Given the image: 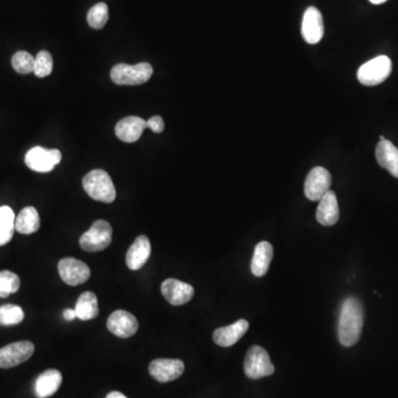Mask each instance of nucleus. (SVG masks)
I'll return each mask as SVG.
<instances>
[{
    "mask_svg": "<svg viewBox=\"0 0 398 398\" xmlns=\"http://www.w3.org/2000/svg\"><path fill=\"white\" fill-rule=\"evenodd\" d=\"M112 226L108 221H97L91 228L81 236L80 246L88 252H99L106 249L112 242Z\"/></svg>",
    "mask_w": 398,
    "mask_h": 398,
    "instance_id": "obj_4",
    "label": "nucleus"
},
{
    "mask_svg": "<svg viewBox=\"0 0 398 398\" xmlns=\"http://www.w3.org/2000/svg\"><path fill=\"white\" fill-rule=\"evenodd\" d=\"M52 69H53L52 55L46 50L39 52L35 58V69H34L35 75L38 77H46L51 75Z\"/></svg>",
    "mask_w": 398,
    "mask_h": 398,
    "instance_id": "obj_29",
    "label": "nucleus"
},
{
    "mask_svg": "<svg viewBox=\"0 0 398 398\" xmlns=\"http://www.w3.org/2000/svg\"><path fill=\"white\" fill-rule=\"evenodd\" d=\"M364 324V310L356 297H349L342 304L338 319V341L345 347L358 343L361 338Z\"/></svg>",
    "mask_w": 398,
    "mask_h": 398,
    "instance_id": "obj_1",
    "label": "nucleus"
},
{
    "mask_svg": "<svg viewBox=\"0 0 398 398\" xmlns=\"http://www.w3.org/2000/svg\"><path fill=\"white\" fill-rule=\"evenodd\" d=\"M332 184V176L327 169L318 166L308 174L304 183V194L308 199L319 201L329 190Z\"/></svg>",
    "mask_w": 398,
    "mask_h": 398,
    "instance_id": "obj_10",
    "label": "nucleus"
},
{
    "mask_svg": "<svg viewBox=\"0 0 398 398\" xmlns=\"http://www.w3.org/2000/svg\"><path fill=\"white\" fill-rule=\"evenodd\" d=\"M58 270L64 284L75 286L84 284L91 277V270L84 261L68 257L59 261Z\"/></svg>",
    "mask_w": 398,
    "mask_h": 398,
    "instance_id": "obj_8",
    "label": "nucleus"
},
{
    "mask_svg": "<svg viewBox=\"0 0 398 398\" xmlns=\"http://www.w3.org/2000/svg\"><path fill=\"white\" fill-rule=\"evenodd\" d=\"M147 127V122L138 116H127L119 121L115 126V134L122 142L134 143L140 140Z\"/></svg>",
    "mask_w": 398,
    "mask_h": 398,
    "instance_id": "obj_15",
    "label": "nucleus"
},
{
    "mask_svg": "<svg viewBox=\"0 0 398 398\" xmlns=\"http://www.w3.org/2000/svg\"><path fill=\"white\" fill-rule=\"evenodd\" d=\"M370 1L374 5H381V3H386L387 0H370Z\"/></svg>",
    "mask_w": 398,
    "mask_h": 398,
    "instance_id": "obj_33",
    "label": "nucleus"
},
{
    "mask_svg": "<svg viewBox=\"0 0 398 398\" xmlns=\"http://www.w3.org/2000/svg\"><path fill=\"white\" fill-rule=\"evenodd\" d=\"M62 384V375L58 370H47L38 376L35 394L38 398H48L57 393Z\"/></svg>",
    "mask_w": 398,
    "mask_h": 398,
    "instance_id": "obj_20",
    "label": "nucleus"
},
{
    "mask_svg": "<svg viewBox=\"0 0 398 398\" xmlns=\"http://www.w3.org/2000/svg\"><path fill=\"white\" fill-rule=\"evenodd\" d=\"M245 374L251 380H259L273 375L275 366L271 363L269 354L264 347L253 345L247 352L244 363Z\"/></svg>",
    "mask_w": 398,
    "mask_h": 398,
    "instance_id": "obj_6",
    "label": "nucleus"
},
{
    "mask_svg": "<svg viewBox=\"0 0 398 398\" xmlns=\"http://www.w3.org/2000/svg\"><path fill=\"white\" fill-rule=\"evenodd\" d=\"M151 242L147 236H138L126 253V264L131 270L143 268L151 257Z\"/></svg>",
    "mask_w": 398,
    "mask_h": 398,
    "instance_id": "obj_17",
    "label": "nucleus"
},
{
    "mask_svg": "<svg viewBox=\"0 0 398 398\" xmlns=\"http://www.w3.org/2000/svg\"><path fill=\"white\" fill-rule=\"evenodd\" d=\"M35 353V345L30 341L16 342L0 349V369H12L28 361Z\"/></svg>",
    "mask_w": 398,
    "mask_h": 398,
    "instance_id": "obj_9",
    "label": "nucleus"
},
{
    "mask_svg": "<svg viewBox=\"0 0 398 398\" xmlns=\"http://www.w3.org/2000/svg\"><path fill=\"white\" fill-rule=\"evenodd\" d=\"M153 75V66L147 62L134 66L119 63L111 70V80L119 86H140L147 84Z\"/></svg>",
    "mask_w": 398,
    "mask_h": 398,
    "instance_id": "obj_3",
    "label": "nucleus"
},
{
    "mask_svg": "<svg viewBox=\"0 0 398 398\" xmlns=\"http://www.w3.org/2000/svg\"><path fill=\"white\" fill-rule=\"evenodd\" d=\"M161 291L167 302L175 307L188 303L195 295V290L190 284L182 282L177 279H167L164 281Z\"/></svg>",
    "mask_w": 398,
    "mask_h": 398,
    "instance_id": "obj_13",
    "label": "nucleus"
},
{
    "mask_svg": "<svg viewBox=\"0 0 398 398\" xmlns=\"http://www.w3.org/2000/svg\"><path fill=\"white\" fill-rule=\"evenodd\" d=\"M273 248L268 241H261L255 248L251 260V273L255 277H264L273 260Z\"/></svg>",
    "mask_w": 398,
    "mask_h": 398,
    "instance_id": "obj_21",
    "label": "nucleus"
},
{
    "mask_svg": "<svg viewBox=\"0 0 398 398\" xmlns=\"http://www.w3.org/2000/svg\"><path fill=\"white\" fill-rule=\"evenodd\" d=\"M392 73V61L386 55H380L364 63L358 69V79L363 86H375L383 84Z\"/></svg>",
    "mask_w": 398,
    "mask_h": 398,
    "instance_id": "obj_5",
    "label": "nucleus"
},
{
    "mask_svg": "<svg viewBox=\"0 0 398 398\" xmlns=\"http://www.w3.org/2000/svg\"><path fill=\"white\" fill-rule=\"evenodd\" d=\"M40 228V217L35 207L23 208L14 221V230L23 235H32Z\"/></svg>",
    "mask_w": 398,
    "mask_h": 398,
    "instance_id": "obj_22",
    "label": "nucleus"
},
{
    "mask_svg": "<svg viewBox=\"0 0 398 398\" xmlns=\"http://www.w3.org/2000/svg\"><path fill=\"white\" fill-rule=\"evenodd\" d=\"M147 122V127L152 129L154 133H162L165 129V124H164L163 119L161 116H153V118L149 119Z\"/></svg>",
    "mask_w": 398,
    "mask_h": 398,
    "instance_id": "obj_30",
    "label": "nucleus"
},
{
    "mask_svg": "<svg viewBox=\"0 0 398 398\" xmlns=\"http://www.w3.org/2000/svg\"><path fill=\"white\" fill-rule=\"evenodd\" d=\"M105 398H127V397H126L125 395H123L122 393L116 392V390H114V392L109 393V394H108V396H106Z\"/></svg>",
    "mask_w": 398,
    "mask_h": 398,
    "instance_id": "obj_32",
    "label": "nucleus"
},
{
    "mask_svg": "<svg viewBox=\"0 0 398 398\" xmlns=\"http://www.w3.org/2000/svg\"><path fill=\"white\" fill-rule=\"evenodd\" d=\"M185 365L181 360L175 358H156L151 362L149 372L160 383H169L183 375Z\"/></svg>",
    "mask_w": 398,
    "mask_h": 398,
    "instance_id": "obj_11",
    "label": "nucleus"
},
{
    "mask_svg": "<svg viewBox=\"0 0 398 398\" xmlns=\"http://www.w3.org/2000/svg\"><path fill=\"white\" fill-rule=\"evenodd\" d=\"M25 312L19 306L5 304L0 307V325H17L23 321Z\"/></svg>",
    "mask_w": 398,
    "mask_h": 398,
    "instance_id": "obj_25",
    "label": "nucleus"
},
{
    "mask_svg": "<svg viewBox=\"0 0 398 398\" xmlns=\"http://www.w3.org/2000/svg\"><path fill=\"white\" fill-rule=\"evenodd\" d=\"M380 140H386V138H385L384 136H383V135H382V136H380Z\"/></svg>",
    "mask_w": 398,
    "mask_h": 398,
    "instance_id": "obj_34",
    "label": "nucleus"
},
{
    "mask_svg": "<svg viewBox=\"0 0 398 398\" xmlns=\"http://www.w3.org/2000/svg\"><path fill=\"white\" fill-rule=\"evenodd\" d=\"M106 325L110 332L122 338H131L138 329V319L125 310L114 311L108 319Z\"/></svg>",
    "mask_w": 398,
    "mask_h": 398,
    "instance_id": "obj_12",
    "label": "nucleus"
},
{
    "mask_svg": "<svg viewBox=\"0 0 398 398\" xmlns=\"http://www.w3.org/2000/svg\"><path fill=\"white\" fill-rule=\"evenodd\" d=\"M338 218H340V210H338V198H336V192L329 190L319 201L316 221L323 226L329 227L336 225Z\"/></svg>",
    "mask_w": 398,
    "mask_h": 398,
    "instance_id": "obj_18",
    "label": "nucleus"
},
{
    "mask_svg": "<svg viewBox=\"0 0 398 398\" xmlns=\"http://www.w3.org/2000/svg\"><path fill=\"white\" fill-rule=\"evenodd\" d=\"M61 158L62 154L59 149L36 147L29 149L25 156V163L34 172L49 173L60 163Z\"/></svg>",
    "mask_w": 398,
    "mask_h": 398,
    "instance_id": "obj_7",
    "label": "nucleus"
},
{
    "mask_svg": "<svg viewBox=\"0 0 398 398\" xmlns=\"http://www.w3.org/2000/svg\"><path fill=\"white\" fill-rule=\"evenodd\" d=\"M63 318L66 319V321H73L77 319V312L75 309H66L63 312Z\"/></svg>",
    "mask_w": 398,
    "mask_h": 398,
    "instance_id": "obj_31",
    "label": "nucleus"
},
{
    "mask_svg": "<svg viewBox=\"0 0 398 398\" xmlns=\"http://www.w3.org/2000/svg\"><path fill=\"white\" fill-rule=\"evenodd\" d=\"M109 19V9L106 3H99L90 9L86 16V21L93 29H102Z\"/></svg>",
    "mask_w": 398,
    "mask_h": 398,
    "instance_id": "obj_27",
    "label": "nucleus"
},
{
    "mask_svg": "<svg viewBox=\"0 0 398 398\" xmlns=\"http://www.w3.org/2000/svg\"><path fill=\"white\" fill-rule=\"evenodd\" d=\"M77 318L82 321L93 320L99 315L98 298L92 291H86L77 299L75 304Z\"/></svg>",
    "mask_w": 398,
    "mask_h": 398,
    "instance_id": "obj_23",
    "label": "nucleus"
},
{
    "mask_svg": "<svg viewBox=\"0 0 398 398\" xmlns=\"http://www.w3.org/2000/svg\"><path fill=\"white\" fill-rule=\"evenodd\" d=\"M12 68L21 75H28L35 69V58L29 52L18 51L12 59Z\"/></svg>",
    "mask_w": 398,
    "mask_h": 398,
    "instance_id": "obj_28",
    "label": "nucleus"
},
{
    "mask_svg": "<svg viewBox=\"0 0 398 398\" xmlns=\"http://www.w3.org/2000/svg\"><path fill=\"white\" fill-rule=\"evenodd\" d=\"M380 166L386 169L394 177L398 178V149L390 140H380L375 151Z\"/></svg>",
    "mask_w": 398,
    "mask_h": 398,
    "instance_id": "obj_19",
    "label": "nucleus"
},
{
    "mask_svg": "<svg viewBox=\"0 0 398 398\" xmlns=\"http://www.w3.org/2000/svg\"><path fill=\"white\" fill-rule=\"evenodd\" d=\"M14 221L16 216L10 207H0V246H5L12 240L14 232H16Z\"/></svg>",
    "mask_w": 398,
    "mask_h": 398,
    "instance_id": "obj_24",
    "label": "nucleus"
},
{
    "mask_svg": "<svg viewBox=\"0 0 398 398\" xmlns=\"http://www.w3.org/2000/svg\"><path fill=\"white\" fill-rule=\"evenodd\" d=\"M21 288V279L16 273L3 270L0 271V298H8L9 295L18 293Z\"/></svg>",
    "mask_w": 398,
    "mask_h": 398,
    "instance_id": "obj_26",
    "label": "nucleus"
},
{
    "mask_svg": "<svg viewBox=\"0 0 398 398\" xmlns=\"http://www.w3.org/2000/svg\"><path fill=\"white\" fill-rule=\"evenodd\" d=\"M84 190L90 197L101 203H111L116 198V189L110 175L103 169H93L82 181Z\"/></svg>",
    "mask_w": 398,
    "mask_h": 398,
    "instance_id": "obj_2",
    "label": "nucleus"
},
{
    "mask_svg": "<svg viewBox=\"0 0 398 398\" xmlns=\"http://www.w3.org/2000/svg\"><path fill=\"white\" fill-rule=\"evenodd\" d=\"M249 329V323L245 319L238 320L228 327H219L212 334V340L217 345L223 347H232L237 343Z\"/></svg>",
    "mask_w": 398,
    "mask_h": 398,
    "instance_id": "obj_16",
    "label": "nucleus"
},
{
    "mask_svg": "<svg viewBox=\"0 0 398 398\" xmlns=\"http://www.w3.org/2000/svg\"><path fill=\"white\" fill-rule=\"evenodd\" d=\"M301 32L304 40L310 45H315L322 40L324 36L323 17L318 8L309 7L306 10Z\"/></svg>",
    "mask_w": 398,
    "mask_h": 398,
    "instance_id": "obj_14",
    "label": "nucleus"
}]
</instances>
